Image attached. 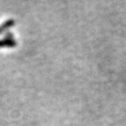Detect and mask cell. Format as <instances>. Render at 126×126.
<instances>
[{"mask_svg":"<svg viewBox=\"0 0 126 126\" xmlns=\"http://www.w3.org/2000/svg\"><path fill=\"white\" fill-rule=\"evenodd\" d=\"M9 42L10 41H8V40H0V47L1 46H5V45H9Z\"/></svg>","mask_w":126,"mask_h":126,"instance_id":"1","label":"cell"}]
</instances>
